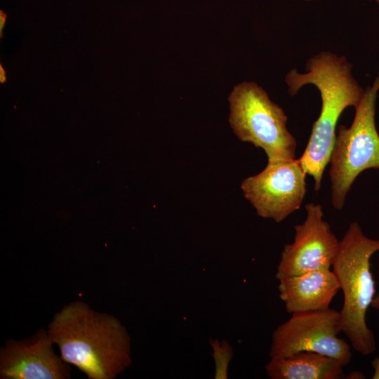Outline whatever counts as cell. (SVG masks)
Segmentation results:
<instances>
[{
    "instance_id": "2e32d148",
    "label": "cell",
    "mask_w": 379,
    "mask_h": 379,
    "mask_svg": "<svg viewBox=\"0 0 379 379\" xmlns=\"http://www.w3.org/2000/svg\"><path fill=\"white\" fill-rule=\"evenodd\" d=\"M6 80V75L4 69L0 66V81L4 83Z\"/></svg>"
},
{
    "instance_id": "7a4b0ae2",
    "label": "cell",
    "mask_w": 379,
    "mask_h": 379,
    "mask_svg": "<svg viewBox=\"0 0 379 379\" xmlns=\"http://www.w3.org/2000/svg\"><path fill=\"white\" fill-rule=\"evenodd\" d=\"M352 67L344 56L321 52L308 60L307 72L301 74L293 69L285 78L291 95L306 84L315 86L321 95L319 116L298 159L306 174L312 177L316 191L321 188L323 173L329 162L339 117L347 107H355L364 93V90L352 77Z\"/></svg>"
},
{
    "instance_id": "30bf717a",
    "label": "cell",
    "mask_w": 379,
    "mask_h": 379,
    "mask_svg": "<svg viewBox=\"0 0 379 379\" xmlns=\"http://www.w3.org/2000/svg\"><path fill=\"white\" fill-rule=\"evenodd\" d=\"M279 297L286 312L324 310L340 289L331 269H319L279 279Z\"/></svg>"
},
{
    "instance_id": "9c48e42d",
    "label": "cell",
    "mask_w": 379,
    "mask_h": 379,
    "mask_svg": "<svg viewBox=\"0 0 379 379\" xmlns=\"http://www.w3.org/2000/svg\"><path fill=\"white\" fill-rule=\"evenodd\" d=\"M47 330L27 338L7 339L0 349L1 379H68L71 367L56 354Z\"/></svg>"
},
{
    "instance_id": "6da1fadb",
    "label": "cell",
    "mask_w": 379,
    "mask_h": 379,
    "mask_svg": "<svg viewBox=\"0 0 379 379\" xmlns=\"http://www.w3.org/2000/svg\"><path fill=\"white\" fill-rule=\"evenodd\" d=\"M47 332L62 359L88 379H114L131 364V338L114 316L76 300L63 306Z\"/></svg>"
},
{
    "instance_id": "8fae6325",
    "label": "cell",
    "mask_w": 379,
    "mask_h": 379,
    "mask_svg": "<svg viewBox=\"0 0 379 379\" xmlns=\"http://www.w3.org/2000/svg\"><path fill=\"white\" fill-rule=\"evenodd\" d=\"M343 366L326 355L302 351L284 357H271L265 371L272 379H338L343 375Z\"/></svg>"
},
{
    "instance_id": "8992f818",
    "label": "cell",
    "mask_w": 379,
    "mask_h": 379,
    "mask_svg": "<svg viewBox=\"0 0 379 379\" xmlns=\"http://www.w3.org/2000/svg\"><path fill=\"white\" fill-rule=\"evenodd\" d=\"M340 312H297L272 334L270 357H284L302 351L317 352L339 361L344 366L351 359L350 346L338 335L341 332Z\"/></svg>"
},
{
    "instance_id": "ac0fdd59",
    "label": "cell",
    "mask_w": 379,
    "mask_h": 379,
    "mask_svg": "<svg viewBox=\"0 0 379 379\" xmlns=\"http://www.w3.org/2000/svg\"><path fill=\"white\" fill-rule=\"evenodd\" d=\"M306 1H310V0H306Z\"/></svg>"
},
{
    "instance_id": "7c38bea8",
    "label": "cell",
    "mask_w": 379,
    "mask_h": 379,
    "mask_svg": "<svg viewBox=\"0 0 379 379\" xmlns=\"http://www.w3.org/2000/svg\"><path fill=\"white\" fill-rule=\"evenodd\" d=\"M213 347V357L215 362V378L225 379L227 378V366L234 355L232 347L226 340L215 339L211 340Z\"/></svg>"
},
{
    "instance_id": "5b68a950",
    "label": "cell",
    "mask_w": 379,
    "mask_h": 379,
    "mask_svg": "<svg viewBox=\"0 0 379 379\" xmlns=\"http://www.w3.org/2000/svg\"><path fill=\"white\" fill-rule=\"evenodd\" d=\"M228 101L229 123L239 140L263 149L267 162L295 159L297 142L287 128V116L262 87L243 81L233 88Z\"/></svg>"
},
{
    "instance_id": "9a60e30c",
    "label": "cell",
    "mask_w": 379,
    "mask_h": 379,
    "mask_svg": "<svg viewBox=\"0 0 379 379\" xmlns=\"http://www.w3.org/2000/svg\"><path fill=\"white\" fill-rule=\"evenodd\" d=\"M5 21H6V15H5L4 13L1 11L0 12V32H1V33H2V29H3L4 24H5Z\"/></svg>"
},
{
    "instance_id": "e0dca14e",
    "label": "cell",
    "mask_w": 379,
    "mask_h": 379,
    "mask_svg": "<svg viewBox=\"0 0 379 379\" xmlns=\"http://www.w3.org/2000/svg\"><path fill=\"white\" fill-rule=\"evenodd\" d=\"M379 4V0H375Z\"/></svg>"
},
{
    "instance_id": "3957f363",
    "label": "cell",
    "mask_w": 379,
    "mask_h": 379,
    "mask_svg": "<svg viewBox=\"0 0 379 379\" xmlns=\"http://www.w3.org/2000/svg\"><path fill=\"white\" fill-rule=\"evenodd\" d=\"M379 251V239L366 237L352 222L342 240L331 270L343 293L340 327L353 348L364 356L373 354L376 342L366 324V312L376 294L371 259Z\"/></svg>"
},
{
    "instance_id": "ba28073f",
    "label": "cell",
    "mask_w": 379,
    "mask_h": 379,
    "mask_svg": "<svg viewBox=\"0 0 379 379\" xmlns=\"http://www.w3.org/2000/svg\"><path fill=\"white\" fill-rule=\"evenodd\" d=\"M307 217L295 226L293 242L284 246L277 267V279L319 269H331L340 241L323 219L320 204L305 205Z\"/></svg>"
},
{
    "instance_id": "4fadbf2b",
    "label": "cell",
    "mask_w": 379,
    "mask_h": 379,
    "mask_svg": "<svg viewBox=\"0 0 379 379\" xmlns=\"http://www.w3.org/2000/svg\"><path fill=\"white\" fill-rule=\"evenodd\" d=\"M371 364L374 370L372 378L379 379V355L372 361Z\"/></svg>"
},
{
    "instance_id": "52a82bcc",
    "label": "cell",
    "mask_w": 379,
    "mask_h": 379,
    "mask_svg": "<svg viewBox=\"0 0 379 379\" xmlns=\"http://www.w3.org/2000/svg\"><path fill=\"white\" fill-rule=\"evenodd\" d=\"M305 175L298 159L267 162L261 172L245 178L241 188L258 215L280 222L300 208Z\"/></svg>"
},
{
    "instance_id": "5bb4252c",
    "label": "cell",
    "mask_w": 379,
    "mask_h": 379,
    "mask_svg": "<svg viewBox=\"0 0 379 379\" xmlns=\"http://www.w3.org/2000/svg\"><path fill=\"white\" fill-rule=\"evenodd\" d=\"M371 307L376 310H379V291L378 293H376L373 300V302L371 303Z\"/></svg>"
},
{
    "instance_id": "277c9868",
    "label": "cell",
    "mask_w": 379,
    "mask_h": 379,
    "mask_svg": "<svg viewBox=\"0 0 379 379\" xmlns=\"http://www.w3.org/2000/svg\"><path fill=\"white\" fill-rule=\"evenodd\" d=\"M378 90L379 76L354 107L351 126L338 128L328 162L331 202L338 210L343 208L352 185L362 171L379 169V134L375 122Z\"/></svg>"
}]
</instances>
